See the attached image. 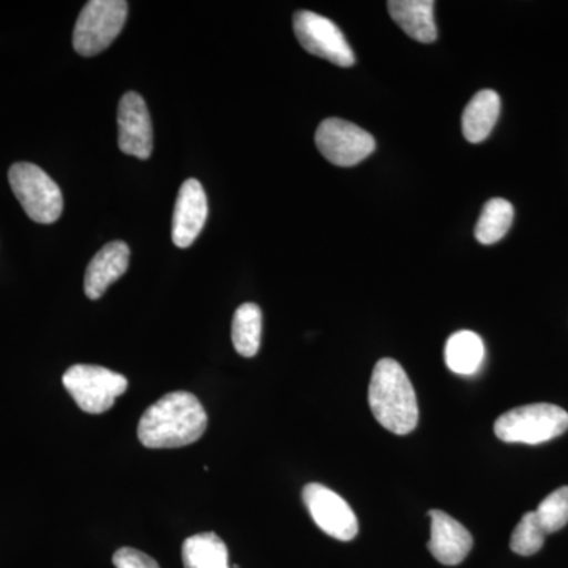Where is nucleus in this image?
<instances>
[{
    "label": "nucleus",
    "mask_w": 568,
    "mask_h": 568,
    "mask_svg": "<svg viewBox=\"0 0 568 568\" xmlns=\"http://www.w3.org/2000/svg\"><path fill=\"white\" fill-rule=\"evenodd\" d=\"M205 428L207 414L200 399L189 392H173L145 410L138 437L148 448H179L200 440Z\"/></svg>",
    "instance_id": "f257e3e1"
},
{
    "label": "nucleus",
    "mask_w": 568,
    "mask_h": 568,
    "mask_svg": "<svg viewBox=\"0 0 568 568\" xmlns=\"http://www.w3.org/2000/svg\"><path fill=\"white\" fill-rule=\"evenodd\" d=\"M368 403L379 425L394 435L405 436L416 429V390L403 366L394 358L377 362L369 381Z\"/></svg>",
    "instance_id": "f03ea898"
},
{
    "label": "nucleus",
    "mask_w": 568,
    "mask_h": 568,
    "mask_svg": "<svg viewBox=\"0 0 568 568\" xmlns=\"http://www.w3.org/2000/svg\"><path fill=\"white\" fill-rule=\"evenodd\" d=\"M567 429V410L548 403L515 407L497 418L495 424L496 436L504 443L529 446L548 443Z\"/></svg>",
    "instance_id": "7ed1b4c3"
},
{
    "label": "nucleus",
    "mask_w": 568,
    "mask_h": 568,
    "mask_svg": "<svg viewBox=\"0 0 568 568\" xmlns=\"http://www.w3.org/2000/svg\"><path fill=\"white\" fill-rule=\"evenodd\" d=\"M9 182L29 219L51 224L61 219L63 197L58 183L32 163H17L10 168Z\"/></svg>",
    "instance_id": "20e7f679"
},
{
    "label": "nucleus",
    "mask_w": 568,
    "mask_h": 568,
    "mask_svg": "<svg viewBox=\"0 0 568 568\" xmlns=\"http://www.w3.org/2000/svg\"><path fill=\"white\" fill-rule=\"evenodd\" d=\"M129 3L91 0L85 3L73 31V48L82 58H93L118 39L125 26Z\"/></svg>",
    "instance_id": "39448f33"
},
{
    "label": "nucleus",
    "mask_w": 568,
    "mask_h": 568,
    "mask_svg": "<svg viewBox=\"0 0 568 568\" xmlns=\"http://www.w3.org/2000/svg\"><path fill=\"white\" fill-rule=\"evenodd\" d=\"M62 381L80 409L88 414L108 413L115 398L129 388L125 376L97 365L71 366Z\"/></svg>",
    "instance_id": "423d86ee"
},
{
    "label": "nucleus",
    "mask_w": 568,
    "mask_h": 568,
    "mask_svg": "<svg viewBox=\"0 0 568 568\" xmlns=\"http://www.w3.org/2000/svg\"><path fill=\"white\" fill-rule=\"evenodd\" d=\"M294 32L298 43L310 54L325 59L343 69L354 65L355 55L349 43L343 36L342 29L328 18L321 17L315 11H297L294 14Z\"/></svg>",
    "instance_id": "0eeeda50"
},
{
    "label": "nucleus",
    "mask_w": 568,
    "mask_h": 568,
    "mask_svg": "<svg viewBox=\"0 0 568 568\" xmlns=\"http://www.w3.org/2000/svg\"><path fill=\"white\" fill-rule=\"evenodd\" d=\"M315 141L327 162L343 168L364 162L376 149L375 138L366 130L335 118L321 122Z\"/></svg>",
    "instance_id": "6e6552de"
},
{
    "label": "nucleus",
    "mask_w": 568,
    "mask_h": 568,
    "mask_svg": "<svg viewBox=\"0 0 568 568\" xmlns=\"http://www.w3.org/2000/svg\"><path fill=\"white\" fill-rule=\"evenodd\" d=\"M302 497L313 521L327 536L342 541H349L357 537L358 519L342 496L324 485L308 484Z\"/></svg>",
    "instance_id": "1a4fd4ad"
},
{
    "label": "nucleus",
    "mask_w": 568,
    "mask_h": 568,
    "mask_svg": "<svg viewBox=\"0 0 568 568\" xmlns=\"http://www.w3.org/2000/svg\"><path fill=\"white\" fill-rule=\"evenodd\" d=\"M119 149L126 155L148 160L152 155L153 134L148 104L136 92L122 97L118 111Z\"/></svg>",
    "instance_id": "9d476101"
},
{
    "label": "nucleus",
    "mask_w": 568,
    "mask_h": 568,
    "mask_svg": "<svg viewBox=\"0 0 568 568\" xmlns=\"http://www.w3.org/2000/svg\"><path fill=\"white\" fill-rule=\"evenodd\" d=\"M209 204L203 185L196 179L182 183L175 201L173 242L179 248H189L207 222Z\"/></svg>",
    "instance_id": "9b49d317"
},
{
    "label": "nucleus",
    "mask_w": 568,
    "mask_h": 568,
    "mask_svg": "<svg viewBox=\"0 0 568 568\" xmlns=\"http://www.w3.org/2000/svg\"><path fill=\"white\" fill-rule=\"evenodd\" d=\"M429 518H432L429 552L444 566H458L473 549L474 538L469 530L443 510L429 511Z\"/></svg>",
    "instance_id": "f8f14e48"
},
{
    "label": "nucleus",
    "mask_w": 568,
    "mask_h": 568,
    "mask_svg": "<svg viewBox=\"0 0 568 568\" xmlns=\"http://www.w3.org/2000/svg\"><path fill=\"white\" fill-rule=\"evenodd\" d=\"M130 263V248L123 242H111L93 256L85 268L84 293L92 301H99L112 283L125 275Z\"/></svg>",
    "instance_id": "ddd939ff"
},
{
    "label": "nucleus",
    "mask_w": 568,
    "mask_h": 568,
    "mask_svg": "<svg viewBox=\"0 0 568 568\" xmlns=\"http://www.w3.org/2000/svg\"><path fill=\"white\" fill-rule=\"evenodd\" d=\"M392 20L420 43H433L437 39V29L433 10V0H390L387 3Z\"/></svg>",
    "instance_id": "4468645a"
},
{
    "label": "nucleus",
    "mask_w": 568,
    "mask_h": 568,
    "mask_svg": "<svg viewBox=\"0 0 568 568\" xmlns=\"http://www.w3.org/2000/svg\"><path fill=\"white\" fill-rule=\"evenodd\" d=\"M500 114V99L495 91H480L463 112V134L473 144L487 140Z\"/></svg>",
    "instance_id": "2eb2a0df"
},
{
    "label": "nucleus",
    "mask_w": 568,
    "mask_h": 568,
    "mask_svg": "<svg viewBox=\"0 0 568 568\" xmlns=\"http://www.w3.org/2000/svg\"><path fill=\"white\" fill-rule=\"evenodd\" d=\"M444 357H446L448 369L454 372L455 375H476L481 364H484V339L476 332H457L447 339Z\"/></svg>",
    "instance_id": "dca6fc26"
},
{
    "label": "nucleus",
    "mask_w": 568,
    "mask_h": 568,
    "mask_svg": "<svg viewBox=\"0 0 568 568\" xmlns=\"http://www.w3.org/2000/svg\"><path fill=\"white\" fill-rule=\"evenodd\" d=\"M185 568H230V555L222 538L213 532L186 538L182 547Z\"/></svg>",
    "instance_id": "f3484780"
},
{
    "label": "nucleus",
    "mask_w": 568,
    "mask_h": 568,
    "mask_svg": "<svg viewBox=\"0 0 568 568\" xmlns=\"http://www.w3.org/2000/svg\"><path fill=\"white\" fill-rule=\"evenodd\" d=\"M263 336V312L256 304L239 306L233 320V343L242 357H254Z\"/></svg>",
    "instance_id": "a211bd4d"
},
{
    "label": "nucleus",
    "mask_w": 568,
    "mask_h": 568,
    "mask_svg": "<svg viewBox=\"0 0 568 568\" xmlns=\"http://www.w3.org/2000/svg\"><path fill=\"white\" fill-rule=\"evenodd\" d=\"M514 205L503 197H495L485 204L484 212L478 219L476 239L481 245H495L506 237L514 223Z\"/></svg>",
    "instance_id": "6ab92c4d"
},
{
    "label": "nucleus",
    "mask_w": 568,
    "mask_h": 568,
    "mask_svg": "<svg viewBox=\"0 0 568 568\" xmlns=\"http://www.w3.org/2000/svg\"><path fill=\"white\" fill-rule=\"evenodd\" d=\"M547 534L538 523L536 511H528L518 523L510 538L511 551L519 556H532L545 545Z\"/></svg>",
    "instance_id": "aec40b11"
},
{
    "label": "nucleus",
    "mask_w": 568,
    "mask_h": 568,
    "mask_svg": "<svg viewBox=\"0 0 568 568\" xmlns=\"http://www.w3.org/2000/svg\"><path fill=\"white\" fill-rule=\"evenodd\" d=\"M538 523L545 534L558 532L568 523V487L552 491L541 500L536 510Z\"/></svg>",
    "instance_id": "412c9836"
},
{
    "label": "nucleus",
    "mask_w": 568,
    "mask_h": 568,
    "mask_svg": "<svg viewBox=\"0 0 568 568\" xmlns=\"http://www.w3.org/2000/svg\"><path fill=\"white\" fill-rule=\"evenodd\" d=\"M115 568H160L155 559L134 548H121L112 558Z\"/></svg>",
    "instance_id": "4be33fe9"
}]
</instances>
